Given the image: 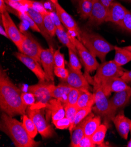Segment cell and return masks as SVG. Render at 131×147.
Here are the masks:
<instances>
[{"label":"cell","mask_w":131,"mask_h":147,"mask_svg":"<svg viewBox=\"0 0 131 147\" xmlns=\"http://www.w3.org/2000/svg\"><path fill=\"white\" fill-rule=\"evenodd\" d=\"M22 91L13 83L4 70L0 71V109L3 112L14 117L24 115L28 109L23 103Z\"/></svg>","instance_id":"cell-1"},{"label":"cell","mask_w":131,"mask_h":147,"mask_svg":"<svg viewBox=\"0 0 131 147\" xmlns=\"http://www.w3.org/2000/svg\"><path fill=\"white\" fill-rule=\"evenodd\" d=\"M0 129L10 138L16 146L35 147L40 144L28 134L22 123L4 112L1 114Z\"/></svg>","instance_id":"cell-2"},{"label":"cell","mask_w":131,"mask_h":147,"mask_svg":"<svg viewBox=\"0 0 131 147\" xmlns=\"http://www.w3.org/2000/svg\"><path fill=\"white\" fill-rule=\"evenodd\" d=\"M79 40L94 56L98 57L102 62L105 61L107 55L115 49V46L98 34L81 30Z\"/></svg>","instance_id":"cell-3"},{"label":"cell","mask_w":131,"mask_h":147,"mask_svg":"<svg viewBox=\"0 0 131 147\" xmlns=\"http://www.w3.org/2000/svg\"><path fill=\"white\" fill-rule=\"evenodd\" d=\"M55 86L51 82H39V83L28 86L27 92L33 93L37 103L29 107L44 109L50 101L52 98V92Z\"/></svg>","instance_id":"cell-4"},{"label":"cell","mask_w":131,"mask_h":147,"mask_svg":"<svg viewBox=\"0 0 131 147\" xmlns=\"http://www.w3.org/2000/svg\"><path fill=\"white\" fill-rule=\"evenodd\" d=\"M68 34L72 42L74 44L77 50L81 62L84 67L85 72L86 73H90L96 70L99 64L96 59V57L93 55V54L84 46L81 40L77 39L75 36L69 32H68Z\"/></svg>","instance_id":"cell-5"},{"label":"cell","mask_w":131,"mask_h":147,"mask_svg":"<svg viewBox=\"0 0 131 147\" xmlns=\"http://www.w3.org/2000/svg\"><path fill=\"white\" fill-rule=\"evenodd\" d=\"M43 109L28 107L26 110V113L35 124L38 133L43 138H51L55 136V131L52 126L46 120L43 114Z\"/></svg>","instance_id":"cell-6"},{"label":"cell","mask_w":131,"mask_h":147,"mask_svg":"<svg viewBox=\"0 0 131 147\" xmlns=\"http://www.w3.org/2000/svg\"><path fill=\"white\" fill-rule=\"evenodd\" d=\"M96 71L94 82L98 84L113 78L121 77L125 71L122 67L118 66L113 60L102 62Z\"/></svg>","instance_id":"cell-7"},{"label":"cell","mask_w":131,"mask_h":147,"mask_svg":"<svg viewBox=\"0 0 131 147\" xmlns=\"http://www.w3.org/2000/svg\"><path fill=\"white\" fill-rule=\"evenodd\" d=\"M94 96L95 106L92 107V110L98 115L104 117L107 123L111 121V105L108 96L104 93L99 84L94 83Z\"/></svg>","instance_id":"cell-8"},{"label":"cell","mask_w":131,"mask_h":147,"mask_svg":"<svg viewBox=\"0 0 131 147\" xmlns=\"http://www.w3.org/2000/svg\"><path fill=\"white\" fill-rule=\"evenodd\" d=\"M1 20L8 35V38L15 44L19 51H20L25 38L24 34L18 29L8 11L1 13Z\"/></svg>","instance_id":"cell-9"},{"label":"cell","mask_w":131,"mask_h":147,"mask_svg":"<svg viewBox=\"0 0 131 147\" xmlns=\"http://www.w3.org/2000/svg\"><path fill=\"white\" fill-rule=\"evenodd\" d=\"M22 32L24 34L25 38L22 42L20 52L34 59V60L41 64L40 55L43 48L30 32L26 31H23Z\"/></svg>","instance_id":"cell-10"},{"label":"cell","mask_w":131,"mask_h":147,"mask_svg":"<svg viewBox=\"0 0 131 147\" xmlns=\"http://www.w3.org/2000/svg\"><path fill=\"white\" fill-rule=\"evenodd\" d=\"M13 55L21 63L34 73L39 82H51L45 71L41 67L40 63L34 60V59L24 55L21 52H14Z\"/></svg>","instance_id":"cell-11"},{"label":"cell","mask_w":131,"mask_h":147,"mask_svg":"<svg viewBox=\"0 0 131 147\" xmlns=\"http://www.w3.org/2000/svg\"><path fill=\"white\" fill-rule=\"evenodd\" d=\"M54 7L58 17L68 32L79 38L81 29H79L74 19L62 8L59 3L54 4Z\"/></svg>","instance_id":"cell-12"},{"label":"cell","mask_w":131,"mask_h":147,"mask_svg":"<svg viewBox=\"0 0 131 147\" xmlns=\"http://www.w3.org/2000/svg\"><path fill=\"white\" fill-rule=\"evenodd\" d=\"M108 8L102 4L99 0H93V8L87 25L90 26H98L106 22Z\"/></svg>","instance_id":"cell-13"},{"label":"cell","mask_w":131,"mask_h":147,"mask_svg":"<svg viewBox=\"0 0 131 147\" xmlns=\"http://www.w3.org/2000/svg\"><path fill=\"white\" fill-rule=\"evenodd\" d=\"M131 99V87L129 89L119 92L115 93L113 97L109 99L111 105L110 119L112 121L116 113L118 110L124 108L130 101Z\"/></svg>","instance_id":"cell-14"},{"label":"cell","mask_w":131,"mask_h":147,"mask_svg":"<svg viewBox=\"0 0 131 147\" xmlns=\"http://www.w3.org/2000/svg\"><path fill=\"white\" fill-rule=\"evenodd\" d=\"M55 49L54 47H50L48 49H42L40 55L41 64L42 66L43 70L45 71L51 82L54 80V54Z\"/></svg>","instance_id":"cell-15"},{"label":"cell","mask_w":131,"mask_h":147,"mask_svg":"<svg viewBox=\"0 0 131 147\" xmlns=\"http://www.w3.org/2000/svg\"><path fill=\"white\" fill-rule=\"evenodd\" d=\"M128 11L119 3L114 1L108 8V14L106 22H112L121 27Z\"/></svg>","instance_id":"cell-16"},{"label":"cell","mask_w":131,"mask_h":147,"mask_svg":"<svg viewBox=\"0 0 131 147\" xmlns=\"http://www.w3.org/2000/svg\"><path fill=\"white\" fill-rule=\"evenodd\" d=\"M69 75L66 80L62 82L72 88L79 90H90L89 82L82 74V71H75L68 67Z\"/></svg>","instance_id":"cell-17"},{"label":"cell","mask_w":131,"mask_h":147,"mask_svg":"<svg viewBox=\"0 0 131 147\" xmlns=\"http://www.w3.org/2000/svg\"><path fill=\"white\" fill-rule=\"evenodd\" d=\"M104 93L108 97L112 92L117 93L130 88L121 77L109 79L99 84Z\"/></svg>","instance_id":"cell-18"},{"label":"cell","mask_w":131,"mask_h":147,"mask_svg":"<svg viewBox=\"0 0 131 147\" xmlns=\"http://www.w3.org/2000/svg\"><path fill=\"white\" fill-rule=\"evenodd\" d=\"M112 121L120 136L127 140L128 134L131 131V120L126 117L122 111L114 117Z\"/></svg>","instance_id":"cell-19"},{"label":"cell","mask_w":131,"mask_h":147,"mask_svg":"<svg viewBox=\"0 0 131 147\" xmlns=\"http://www.w3.org/2000/svg\"><path fill=\"white\" fill-rule=\"evenodd\" d=\"M26 12L35 22L36 25L39 29L40 34L47 41L50 47H54V46L55 45V41L53 39L52 37H51L48 34L46 30L44 24H43L42 15L39 12H37V11L31 8H27Z\"/></svg>","instance_id":"cell-20"},{"label":"cell","mask_w":131,"mask_h":147,"mask_svg":"<svg viewBox=\"0 0 131 147\" xmlns=\"http://www.w3.org/2000/svg\"><path fill=\"white\" fill-rule=\"evenodd\" d=\"M45 108L50 113L53 122L65 117V105L59 100L51 99Z\"/></svg>","instance_id":"cell-21"},{"label":"cell","mask_w":131,"mask_h":147,"mask_svg":"<svg viewBox=\"0 0 131 147\" xmlns=\"http://www.w3.org/2000/svg\"><path fill=\"white\" fill-rule=\"evenodd\" d=\"M100 117L99 115L95 117L94 114L92 112L88 115L84 126V134L85 136L91 137L94 134L101 124Z\"/></svg>","instance_id":"cell-22"},{"label":"cell","mask_w":131,"mask_h":147,"mask_svg":"<svg viewBox=\"0 0 131 147\" xmlns=\"http://www.w3.org/2000/svg\"><path fill=\"white\" fill-rule=\"evenodd\" d=\"M72 89V87L64 83L60 84L54 87L51 94L52 97L53 98L60 100L66 106L67 105L68 94Z\"/></svg>","instance_id":"cell-23"},{"label":"cell","mask_w":131,"mask_h":147,"mask_svg":"<svg viewBox=\"0 0 131 147\" xmlns=\"http://www.w3.org/2000/svg\"><path fill=\"white\" fill-rule=\"evenodd\" d=\"M115 53L114 62L119 66H122L131 61V52L124 47L115 46Z\"/></svg>","instance_id":"cell-24"},{"label":"cell","mask_w":131,"mask_h":147,"mask_svg":"<svg viewBox=\"0 0 131 147\" xmlns=\"http://www.w3.org/2000/svg\"><path fill=\"white\" fill-rule=\"evenodd\" d=\"M94 105H95L94 93H91L90 90H81L80 96L76 105L78 109L88 107H93Z\"/></svg>","instance_id":"cell-25"},{"label":"cell","mask_w":131,"mask_h":147,"mask_svg":"<svg viewBox=\"0 0 131 147\" xmlns=\"http://www.w3.org/2000/svg\"><path fill=\"white\" fill-rule=\"evenodd\" d=\"M88 115L82 120L80 123H79L73 129L72 132L71 136V141L70 144V146L71 147H78L79 142L81 139L85 136L84 134V126L85 124L88 119Z\"/></svg>","instance_id":"cell-26"},{"label":"cell","mask_w":131,"mask_h":147,"mask_svg":"<svg viewBox=\"0 0 131 147\" xmlns=\"http://www.w3.org/2000/svg\"><path fill=\"white\" fill-rule=\"evenodd\" d=\"M93 8V0H78V12L80 17L83 20H88Z\"/></svg>","instance_id":"cell-27"},{"label":"cell","mask_w":131,"mask_h":147,"mask_svg":"<svg viewBox=\"0 0 131 147\" xmlns=\"http://www.w3.org/2000/svg\"><path fill=\"white\" fill-rule=\"evenodd\" d=\"M56 35L58 39H59V40L64 45L67 47L68 48V49L73 51L74 52L78 54L77 50L74 45V44L72 42L68 32H66L65 30L61 31L56 28Z\"/></svg>","instance_id":"cell-28"},{"label":"cell","mask_w":131,"mask_h":147,"mask_svg":"<svg viewBox=\"0 0 131 147\" xmlns=\"http://www.w3.org/2000/svg\"><path fill=\"white\" fill-rule=\"evenodd\" d=\"M108 129V127L105 124H100L94 134L91 137L94 144L96 145H100L103 144Z\"/></svg>","instance_id":"cell-29"},{"label":"cell","mask_w":131,"mask_h":147,"mask_svg":"<svg viewBox=\"0 0 131 147\" xmlns=\"http://www.w3.org/2000/svg\"><path fill=\"white\" fill-rule=\"evenodd\" d=\"M13 9L14 11V13L16 14L17 16L20 18V19L22 21L25 22L33 31L40 33V31H39V28H38V26L36 25L34 21L32 19V18L30 16H29L28 13L26 12V10L21 11H17L14 9Z\"/></svg>","instance_id":"cell-30"},{"label":"cell","mask_w":131,"mask_h":147,"mask_svg":"<svg viewBox=\"0 0 131 147\" xmlns=\"http://www.w3.org/2000/svg\"><path fill=\"white\" fill-rule=\"evenodd\" d=\"M22 124L28 134L31 138H34L38 133V131L35 124L28 115L24 114L23 115Z\"/></svg>","instance_id":"cell-31"},{"label":"cell","mask_w":131,"mask_h":147,"mask_svg":"<svg viewBox=\"0 0 131 147\" xmlns=\"http://www.w3.org/2000/svg\"><path fill=\"white\" fill-rule=\"evenodd\" d=\"M23 7H24L26 9L31 8L33 9L37 12H39L42 15L47 13L48 11H47L44 6L41 3L34 1V0H23L20 3Z\"/></svg>","instance_id":"cell-32"},{"label":"cell","mask_w":131,"mask_h":147,"mask_svg":"<svg viewBox=\"0 0 131 147\" xmlns=\"http://www.w3.org/2000/svg\"><path fill=\"white\" fill-rule=\"evenodd\" d=\"M69 53V65L68 67L77 71L81 72L82 65L80 59H79L77 54L73 51L68 49Z\"/></svg>","instance_id":"cell-33"},{"label":"cell","mask_w":131,"mask_h":147,"mask_svg":"<svg viewBox=\"0 0 131 147\" xmlns=\"http://www.w3.org/2000/svg\"><path fill=\"white\" fill-rule=\"evenodd\" d=\"M42 17H43V24H44V26L47 32L51 37H54L56 35V27L55 25L50 16L49 11H48L47 13L44 14H43Z\"/></svg>","instance_id":"cell-34"},{"label":"cell","mask_w":131,"mask_h":147,"mask_svg":"<svg viewBox=\"0 0 131 147\" xmlns=\"http://www.w3.org/2000/svg\"><path fill=\"white\" fill-rule=\"evenodd\" d=\"M78 108L75 106H71V105H66L65 106V117L69 120L71 122V126L69 128V131L72 133L73 131V125L75 120V117Z\"/></svg>","instance_id":"cell-35"},{"label":"cell","mask_w":131,"mask_h":147,"mask_svg":"<svg viewBox=\"0 0 131 147\" xmlns=\"http://www.w3.org/2000/svg\"><path fill=\"white\" fill-rule=\"evenodd\" d=\"M92 107H88L83 109H79L78 110L75 117V120L73 125V129L79 123L83 120L92 112Z\"/></svg>","instance_id":"cell-36"},{"label":"cell","mask_w":131,"mask_h":147,"mask_svg":"<svg viewBox=\"0 0 131 147\" xmlns=\"http://www.w3.org/2000/svg\"><path fill=\"white\" fill-rule=\"evenodd\" d=\"M81 92V90L75 89V88H72L68 94L67 105H71V106L77 105V101L78 100Z\"/></svg>","instance_id":"cell-37"},{"label":"cell","mask_w":131,"mask_h":147,"mask_svg":"<svg viewBox=\"0 0 131 147\" xmlns=\"http://www.w3.org/2000/svg\"><path fill=\"white\" fill-rule=\"evenodd\" d=\"M21 98L24 105L28 108L35 104L36 98L35 96L30 92H22Z\"/></svg>","instance_id":"cell-38"},{"label":"cell","mask_w":131,"mask_h":147,"mask_svg":"<svg viewBox=\"0 0 131 147\" xmlns=\"http://www.w3.org/2000/svg\"><path fill=\"white\" fill-rule=\"evenodd\" d=\"M55 66L60 67H65V60L64 55L60 51V49L55 50L54 54Z\"/></svg>","instance_id":"cell-39"},{"label":"cell","mask_w":131,"mask_h":147,"mask_svg":"<svg viewBox=\"0 0 131 147\" xmlns=\"http://www.w3.org/2000/svg\"><path fill=\"white\" fill-rule=\"evenodd\" d=\"M54 73V75L56 77L60 78L62 80V82H64L67 80L68 76L69 70L65 67L63 68V67L55 66Z\"/></svg>","instance_id":"cell-40"},{"label":"cell","mask_w":131,"mask_h":147,"mask_svg":"<svg viewBox=\"0 0 131 147\" xmlns=\"http://www.w3.org/2000/svg\"><path fill=\"white\" fill-rule=\"evenodd\" d=\"M55 126L58 129H64L69 128L71 126V122L67 118V117H65L64 118L60 119L58 120H56L54 122H53Z\"/></svg>","instance_id":"cell-41"},{"label":"cell","mask_w":131,"mask_h":147,"mask_svg":"<svg viewBox=\"0 0 131 147\" xmlns=\"http://www.w3.org/2000/svg\"><path fill=\"white\" fill-rule=\"evenodd\" d=\"M49 13H50V16H51L55 25L56 26V28L61 31H65V27L62 25V24L60 19V17H58L56 12V11H49Z\"/></svg>","instance_id":"cell-42"},{"label":"cell","mask_w":131,"mask_h":147,"mask_svg":"<svg viewBox=\"0 0 131 147\" xmlns=\"http://www.w3.org/2000/svg\"><path fill=\"white\" fill-rule=\"evenodd\" d=\"M121 28L125 31L131 33V12L128 11L124 20Z\"/></svg>","instance_id":"cell-43"},{"label":"cell","mask_w":131,"mask_h":147,"mask_svg":"<svg viewBox=\"0 0 131 147\" xmlns=\"http://www.w3.org/2000/svg\"><path fill=\"white\" fill-rule=\"evenodd\" d=\"M96 145L93 143L91 137L84 136L79 142L78 147H95Z\"/></svg>","instance_id":"cell-44"},{"label":"cell","mask_w":131,"mask_h":147,"mask_svg":"<svg viewBox=\"0 0 131 147\" xmlns=\"http://www.w3.org/2000/svg\"><path fill=\"white\" fill-rule=\"evenodd\" d=\"M121 78L126 83H131V70L125 71Z\"/></svg>","instance_id":"cell-45"},{"label":"cell","mask_w":131,"mask_h":147,"mask_svg":"<svg viewBox=\"0 0 131 147\" xmlns=\"http://www.w3.org/2000/svg\"><path fill=\"white\" fill-rule=\"evenodd\" d=\"M7 4L5 0H0V13H2L5 11H8V8L7 7Z\"/></svg>","instance_id":"cell-46"},{"label":"cell","mask_w":131,"mask_h":147,"mask_svg":"<svg viewBox=\"0 0 131 147\" xmlns=\"http://www.w3.org/2000/svg\"><path fill=\"white\" fill-rule=\"evenodd\" d=\"M99 1L105 7L108 8L112 3L115 1V0H99Z\"/></svg>","instance_id":"cell-47"},{"label":"cell","mask_w":131,"mask_h":147,"mask_svg":"<svg viewBox=\"0 0 131 147\" xmlns=\"http://www.w3.org/2000/svg\"><path fill=\"white\" fill-rule=\"evenodd\" d=\"M0 34H1V35H3L8 38V35L7 34V32L5 30V28H4V26L2 24V22L1 23V25H0Z\"/></svg>","instance_id":"cell-48"},{"label":"cell","mask_w":131,"mask_h":147,"mask_svg":"<svg viewBox=\"0 0 131 147\" xmlns=\"http://www.w3.org/2000/svg\"><path fill=\"white\" fill-rule=\"evenodd\" d=\"M5 1H11V2H17V3H20L23 0H5Z\"/></svg>","instance_id":"cell-49"},{"label":"cell","mask_w":131,"mask_h":147,"mask_svg":"<svg viewBox=\"0 0 131 147\" xmlns=\"http://www.w3.org/2000/svg\"><path fill=\"white\" fill-rule=\"evenodd\" d=\"M50 1L51 3H52L54 4V5L55 4L58 3V0H50Z\"/></svg>","instance_id":"cell-50"},{"label":"cell","mask_w":131,"mask_h":147,"mask_svg":"<svg viewBox=\"0 0 131 147\" xmlns=\"http://www.w3.org/2000/svg\"><path fill=\"white\" fill-rule=\"evenodd\" d=\"M125 48H126V49H128V50H129V51H130L131 52V45H129V46H127V47H124Z\"/></svg>","instance_id":"cell-51"},{"label":"cell","mask_w":131,"mask_h":147,"mask_svg":"<svg viewBox=\"0 0 131 147\" xmlns=\"http://www.w3.org/2000/svg\"><path fill=\"white\" fill-rule=\"evenodd\" d=\"M126 146H128V147H131V139H130V141L128 142V143Z\"/></svg>","instance_id":"cell-52"},{"label":"cell","mask_w":131,"mask_h":147,"mask_svg":"<svg viewBox=\"0 0 131 147\" xmlns=\"http://www.w3.org/2000/svg\"><path fill=\"white\" fill-rule=\"evenodd\" d=\"M71 1L73 3H74V4H76L78 2V0H71Z\"/></svg>","instance_id":"cell-53"},{"label":"cell","mask_w":131,"mask_h":147,"mask_svg":"<svg viewBox=\"0 0 131 147\" xmlns=\"http://www.w3.org/2000/svg\"><path fill=\"white\" fill-rule=\"evenodd\" d=\"M123 1H127V2H129V3H131V0H123Z\"/></svg>","instance_id":"cell-54"},{"label":"cell","mask_w":131,"mask_h":147,"mask_svg":"<svg viewBox=\"0 0 131 147\" xmlns=\"http://www.w3.org/2000/svg\"><path fill=\"white\" fill-rule=\"evenodd\" d=\"M130 101H131V99H130Z\"/></svg>","instance_id":"cell-55"}]
</instances>
